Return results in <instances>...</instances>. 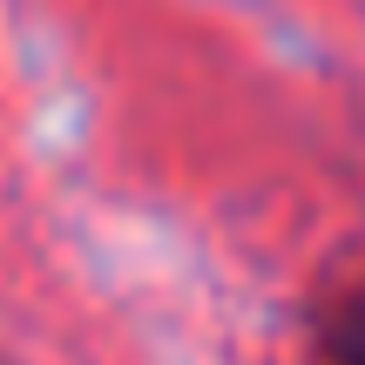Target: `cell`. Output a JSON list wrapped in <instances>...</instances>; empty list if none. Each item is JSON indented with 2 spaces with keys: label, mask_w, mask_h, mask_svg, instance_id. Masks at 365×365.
I'll return each instance as SVG.
<instances>
[{
  "label": "cell",
  "mask_w": 365,
  "mask_h": 365,
  "mask_svg": "<svg viewBox=\"0 0 365 365\" xmlns=\"http://www.w3.org/2000/svg\"><path fill=\"white\" fill-rule=\"evenodd\" d=\"M304 339H312L318 365H365V264H352L312 298Z\"/></svg>",
  "instance_id": "cell-1"
}]
</instances>
